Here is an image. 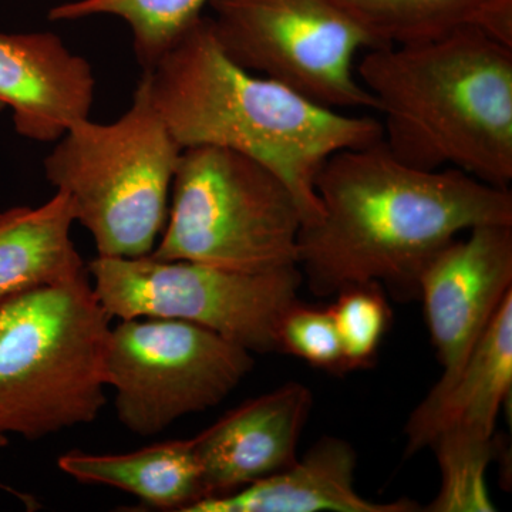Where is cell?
<instances>
[{"label": "cell", "mask_w": 512, "mask_h": 512, "mask_svg": "<svg viewBox=\"0 0 512 512\" xmlns=\"http://www.w3.org/2000/svg\"><path fill=\"white\" fill-rule=\"evenodd\" d=\"M222 49L249 72L333 110H376L356 57L380 43L339 0H214Z\"/></svg>", "instance_id": "8"}, {"label": "cell", "mask_w": 512, "mask_h": 512, "mask_svg": "<svg viewBox=\"0 0 512 512\" xmlns=\"http://www.w3.org/2000/svg\"><path fill=\"white\" fill-rule=\"evenodd\" d=\"M82 484L119 488L164 510L184 512L207 498L192 439L164 441L126 454L69 451L57 460Z\"/></svg>", "instance_id": "16"}, {"label": "cell", "mask_w": 512, "mask_h": 512, "mask_svg": "<svg viewBox=\"0 0 512 512\" xmlns=\"http://www.w3.org/2000/svg\"><path fill=\"white\" fill-rule=\"evenodd\" d=\"M512 293V225H481L440 249L419 278V299L443 373L430 392L456 379Z\"/></svg>", "instance_id": "10"}, {"label": "cell", "mask_w": 512, "mask_h": 512, "mask_svg": "<svg viewBox=\"0 0 512 512\" xmlns=\"http://www.w3.org/2000/svg\"><path fill=\"white\" fill-rule=\"evenodd\" d=\"M252 369L249 350L177 319L121 320L111 326L104 357L117 419L140 436L217 406Z\"/></svg>", "instance_id": "9"}, {"label": "cell", "mask_w": 512, "mask_h": 512, "mask_svg": "<svg viewBox=\"0 0 512 512\" xmlns=\"http://www.w3.org/2000/svg\"><path fill=\"white\" fill-rule=\"evenodd\" d=\"M151 255L262 274L298 266L303 215L271 168L227 148H183Z\"/></svg>", "instance_id": "6"}, {"label": "cell", "mask_w": 512, "mask_h": 512, "mask_svg": "<svg viewBox=\"0 0 512 512\" xmlns=\"http://www.w3.org/2000/svg\"><path fill=\"white\" fill-rule=\"evenodd\" d=\"M53 144L43 161L46 180L69 195L97 255L151 254L167 222L183 147L154 107L146 77L119 119L79 121Z\"/></svg>", "instance_id": "5"}, {"label": "cell", "mask_w": 512, "mask_h": 512, "mask_svg": "<svg viewBox=\"0 0 512 512\" xmlns=\"http://www.w3.org/2000/svg\"><path fill=\"white\" fill-rule=\"evenodd\" d=\"M512 387V293L485 330L456 379L430 392L406 424L407 456L439 436L495 440V423Z\"/></svg>", "instance_id": "13"}, {"label": "cell", "mask_w": 512, "mask_h": 512, "mask_svg": "<svg viewBox=\"0 0 512 512\" xmlns=\"http://www.w3.org/2000/svg\"><path fill=\"white\" fill-rule=\"evenodd\" d=\"M6 446H8V439H6L5 434H0V450Z\"/></svg>", "instance_id": "22"}, {"label": "cell", "mask_w": 512, "mask_h": 512, "mask_svg": "<svg viewBox=\"0 0 512 512\" xmlns=\"http://www.w3.org/2000/svg\"><path fill=\"white\" fill-rule=\"evenodd\" d=\"M335 296L328 309L338 329L346 372L369 369L392 325L384 289L379 284L353 285Z\"/></svg>", "instance_id": "20"}, {"label": "cell", "mask_w": 512, "mask_h": 512, "mask_svg": "<svg viewBox=\"0 0 512 512\" xmlns=\"http://www.w3.org/2000/svg\"><path fill=\"white\" fill-rule=\"evenodd\" d=\"M380 46L414 45L478 29L512 46V0H339Z\"/></svg>", "instance_id": "17"}, {"label": "cell", "mask_w": 512, "mask_h": 512, "mask_svg": "<svg viewBox=\"0 0 512 512\" xmlns=\"http://www.w3.org/2000/svg\"><path fill=\"white\" fill-rule=\"evenodd\" d=\"M356 72L383 114V143L397 160L510 188L512 46L460 29L369 50Z\"/></svg>", "instance_id": "3"}, {"label": "cell", "mask_w": 512, "mask_h": 512, "mask_svg": "<svg viewBox=\"0 0 512 512\" xmlns=\"http://www.w3.org/2000/svg\"><path fill=\"white\" fill-rule=\"evenodd\" d=\"M111 319L89 274L0 301V434L40 440L99 417Z\"/></svg>", "instance_id": "4"}, {"label": "cell", "mask_w": 512, "mask_h": 512, "mask_svg": "<svg viewBox=\"0 0 512 512\" xmlns=\"http://www.w3.org/2000/svg\"><path fill=\"white\" fill-rule=\"evenodd\" d=\"M312 409L311 390L286 383L242 403L192 437L207 498L235 493L295 463Z\"/></svg>", "instance_id": "11"}, {"label": "cell", "mask_w": 512, "mask_h": 512, "mask_svg": "<svg viewBox=\"0 0 512 512\" xmlns=\"http://www.w3.org/2000/svg\"><path fill=\"white\" fill-rule=\"evenodd\" d=\"M315 190L320 217L303 224L298 268L318 298L379 284L402 301L419 299L424 266L448 242L481 225H512L510 188L404 164L383 138L333 154Z\"/></svg>", "instance_id": "1"}, {"label": "cell", "mask_w": 512, "mask_h": 512, "mask_svg": "<svg viewBox=\"0 0 512 512\" xmlns=\"http://www.w3.org/2000/svg\"><path fill=\"white\" fill-rule=\"evenodd\" d=\"M214 0H70L49 10L53 22L97 16L120 19L130 29L134 55L144 72L204 16Z\"/></svg>", "instance_id": "18"}, {"label": "cell", "mask_w": 512, "mask_h": 512, "mask_svg": "<svg viewBox=\"0 0 512 512\" xmlns=\"http://www.w3.org/2000/svg\"><path fill=\"white\" fill-rule=\"evenodd\" d=\"M87 269L111 318L184 320L251 353H279V325L303 285L298 266L249 274L151 254L97 255Z\"/></svg>", "instance_id": "7"}, {"label": "cell", "mask_w": 512, "mask_h": 512, "mask_svg": "<svg viewBox=\"0 0 512 512\" xmlns=\"http://www.w3.org/2000/svg\"><path fill=\"white\" fill-rule=\"evenodd\" d=\"M151 101L181 147L227 148L271 168L295 195L303 224L320 217L315 183L333 154L383 138L379 120L328 109L239 66L202 16L143 72Z\"/></svg>", "instance_id": "2"}, {"label": "cell", "mask_w": 512, "mask_h": 512, "mask_svg": "<svg viewBox=\"0 0 512 512\" xmlns=\"http://www.w3.org/2000/svg\"><path fill=\"white\" fill-rule=\"evenodd\" d=\"M439 464L441 484L429 512L497 511L487 487V470L495 454V440L484 441L439 436L431 441Z\"/></svg>", "instance_id": "19"}, {"label": "cell", "mask_w": 512, "mask_h": 512, "mask_svg": "<svg viewBox=\"0 0 512 512\" xmlns=\"http://www.w3.org/2000/svg\"><path fill=\"white\" fill-rule=\"evenodd\" d=\"M96 86L92 64L56 33H0V103L19 136L56 143L90 119Z\"/></svg>", "instance_id": "12"}, {"label": "cell", "mask_w": 512, "mask_h": 512, "mask_svg": "<svg viewBox=\"0 0 512 512\" xmlns=\"http://www.w3.org/2000/svg\"><path fill=\"white\" fill-rule=\"evenodd\" d=\"M73 202L62 191L39 207L0 211V301L89 274L74 247Z\"/></svg>", "instance_id": "15"}, {"label": "cell", "mask_w": 512, "mask_h": 512, "mask_svg": "<svg viewBox=\"0 0 512 512\" xmlns=\"http://www.w3.org/2000/svg\"><path fill=\"white\" fill-rule=\"evenodd\" d=\"M356 451L348 441L322 437L302 460L221 497L205 498L184 512H414L413 501L375 503L355 488Z\"/></svg>", "instance_id": "14"}, {"label": "cell", "mask_w": 512, "mask_h": 512, "mask_svg": "<svg viewBox=\"0 0 512 512\" xmlns=\"http://www.w3.org/2000/svg\"><path fill=\"white\" fill-rule=\"evenodd\" d=\"M278 345L279 353L335 375L346 373L342 343L328 308L293 303L279 325Z\"/></svg>", "instance_id": "21"}, {"label": "cell", "mask_w": 512, "mask_h": 512, "mask_svg": "<svg viewBox=\"0 0 512 512\" xmlns=\"http://www.w3.org/2000/svg\"><path fill=\"white\" fill-rule=\"evenodd\" d=\"M3 109H5V106H3L2 103H0V111H2Z\"/></svg>", "instance_id": "23"}]
</instances>
